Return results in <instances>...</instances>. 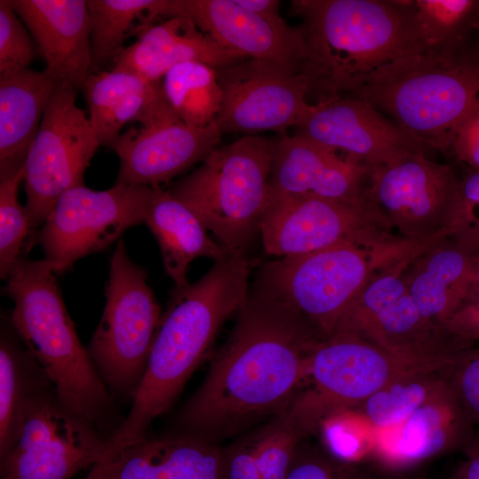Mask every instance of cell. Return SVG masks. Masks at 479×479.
<instances>
[{
  "label": "cell",
  "instance_id": "obj_1",
  "mask_svg": "<svg viewBox=\"0 0 479 479\" xmlns=\"http://www.w3.org/2000/svg\"><path fill=\"white\" fill-rule=\"evenodd\" d=\"M292 308L254 287L204 381L177 417V433L217 442L284 413L321 342Z\"/></svg>",
  "mask_w": 479,
  "mask_h": 479
},
{
  "label": "cell",
  "instance_id": "obj_2",
  "mask_svg": "<svg viewBox=\"0 0 479 479\" xmlns=\"http://www.w3.org/2000/svg\"><path fill=\"white\" fill-rule=\"evenodd\" d=\"M245 252L228 251L199 280L174 287L161 315L143 377L126 418L107 437V460L147 436L210 350L223 324L246 301Z\"/></svg>",
  "mask_w": 479,
  "mask_h": 479
},
{
  "label": "cell",
  "instance_id": "obj_3",
  "mask_svg": "<svg viewBox=\"0 0 479 479\" xmlns=\"http://www.w3.org/2000/svg\"><path fill=\"white\" fill-rule=\"evenodd\" d=\"M291 7L302 20L299 72L317 101L349 96L381 68L425 53L410 0H295Z\"/></svg>",
  "mask_w": 479,
  "mask_h": 479
},
{
  "label": "cell",
  "instance_id": "obj_4",
  "mask_svg": "<svg viewBox=\"0 0 479 479\" xmlns=\"http://www.w3.org/2000/svg\"><path fill=\"white\" fill-rule=\"evenodd\" d=\"M53 266L20 258L5 292L14 303L11 325L50 380L59 401L94 426L108 419L111 394L81 342Z\"/></svg>",
  "mask_w": 479,
  "mask_h": 479
},
{
  "label": "cell",
  "instance_id": "obj_5",
  "mask_svg": "<svg viewBox=\"0 0 479 479\" xmlns=\"http://www.w3.org/2000/svg\"><path fill=\"white\" fill-rule=\"evenodd\" d=\"M349 96L390 114L421 145L445 152L479 112V51L403 59L369 75Z\"/></svg>",
  "mask_w": 479,
  "mask_h": 479
},
{
  "label": "cell",
  "instance_id": "obj_6",
  "mask_svg": "<svg viewBox=\"0 0 479 479\" xmlns=\"http://www.w3.org/2000/svg\"><path fill=\"white\" fill-rule=\"evenodd\" d=\"M278 138L246 136L218 146L168 189L230 251L245 252L259 232Z\"/></svg>",
  "mask_w": 479,
  "mask_h": 479
},
{
  "label": "cell",
  "instance_id": "obj_7",
  "mask_svg": "<svg viewBox=\"0 0 479 479\" xmlns=\"http://www.w3.org/2000/svg\"><path fill=\"white\" fill-rule=\"evenodd\" d=\"M401 253L399 247L341 243L264 264L254 287L292 308L324 341L334 334L376 269L397 263Z\"/></svg>",
  "mask_w": 479,
  "mask_h": 479
},
{
  "label": "cell",
  "instance_id": "obj_8",
  "mask_svg": "<svg viewBox=\"0 0 479 479\" xmlns=\"http://www.w3.org/2000/svg\"><path fill=\"white\" fill-rule=\"evenodd\" d=\"M109 267L106 305L87 349L109 391L132 398L162 314L146 272L130 260L122 240Z\"/></svg>",
  "mask_w": 479,
  "mask_h": 479
},
{
  "label": "cell",
  "instance_id": "obj_9",
  "mask_svg": "<svg viewBox=\"0 0 479 479\" xmlns=\"http://www.w3.org/2000/svg\"><path fill=\"white\" fill-rule=\"evenodd\" d=\"M365 195L389 229L424 247L459 230L460 180L422 152L370 168Z\"/></svg>",
  "mask_w": 479,
  "mask_h": 479
},
{
  "label": "cell",
  "instance_id": "obj_10",
  "mask_svg": "<svg viewBox=\"0 0 479 479\" xmlns=\"http://www.w3.org/2000/svg\"><path fill=\"white\" fill-rule=\"evenodd\" d=\"M411 368L355 334L335 332L311 350L302 388L285 413L309 436L326 419L357 408Z\"/></svg>",
  "mask_w": 479,
  "mask_h": 479
},
{
  "label": "cell",
  "instance_id": "obj_11",
  "mask_svg": "<svg viewBox=\"0 0 479 479\" xmlns=\"http://www.w3.org/2000/svg\"><path fill=\"white\" fill-rule=\"evenodd\" d=\"M398 267L371 278L335 332L355 334L411 366L444 365L469 344L421 316Z\"/></svg>",
  "mask_w": 479,
  "mask_h": 479
},
{
  "label": "cell",
  "instance_id": "obj_12",
  "mask_svg": "<svg viewBox=\"0 0 479 479\" xmlns=\"http://www.w3.org/2000/svg\"><path fill=\"white\" fill-rule=\"evenodd\" d=\"M107 438L69 411L54 389L27 404L19 430L1 456V479H72L104 460Z\"/></svg>",
  "mask_w": 479,
  "mask_h": 479
},
{
  "label": "cell",
  "instance_id": "obj_13",
  "mask_svg": "<svg viewBox=\"0 0 479 479\" xmlns=\"http://www.w3.org/2000/svg\"><path fill=\"white\" fill-rule=\"evenodd\" d=\"M78 90L59 86L44 111L24 161L23 182L30 232L42 226L59 198L83 185V176L101 146Z\"/></svg>",
  "mask_w": 479,
  "mask_h": 479
},
{
  "label": "cell",
  "instance_id": "obj_14",
  "mask_svg": "<svg viewBox=\"0 0 479 479\" xmlns=\"http://www.w3.org/2000/svg\"><path fill=\"white\" fill-rule=\"evenodd\" d=\"M153 187L118 184L103 191L84 185L63 193L42 224L38 241L57 274L104 250L129 228L145 223Z\"/></svg>",
  "mask_w": 479,
  "mask_h": 479
},
{
  "label": "cell",
  "instance_id": "obj_15",
  "mask_svg": "<svg viewBox=\"0 0 479 479\" xmlns=\"http://www.w3.org/2000/svg\"><path fill=\"white\" fill-rule=\"evenodd\" d=\"M389 228L366 197L340 200L315 195L271 197L259 232L276 256L311 253L341 243L372 248L392 246Z\"/></svg>",
  "mask_w": 479,
  "mask_h": 479
},
{
  "label": "cell",
  "instance_id": "obj_16",
  "mask_svg": "<svg viewBox=\"0 0 479 479\" xmlns=\"http://www.w3.org/2000/svg\"><path fill=\"white\" fill-rule=\"evenodd\" d=\"M223 101L216 123L220 131L287 135L306 117L310 85L302 73L271 61L246 59L216 68Z\"/></svg>",
  "mask_w": 479,
  "mask_h": 479
},
{
  "label": "cell",
  "instance_id": "obj_17",
  "mask_svg": "<svg viewBox=\"0 0 479 479\" xmlns=\"http://www.w3.org/2000/svg\"><path fill=\"white\" fill-rule=\"evenodd\" d=\"M295 135L365 166L374 168L410 153L422 152L421 144L388 121L369 102L353 96H337L310 105Z\"/></svg>",
  "mask_w": 479,
  "mask_h": 479
},
{
  "label": "cell",
  "instance_id": "obj_18",
  "mask_svg": "<svg viewBox=\"0 0 479 479\" xmlns=\"http://www.w3.org/2000/svg\"><path fill=\"white\" fill-rule=\"evenodd\" d=\"M122 132L112 149L120 160L116 183L157 187L203 160L222 132L216 122L194 127L172 112L155 114Z\"/></svg>",
  "mask_w": 479,
  "mask_h": 479
},
{
  "label": "cell",
  "instance_id": "obj_19",
  "mask_svg": "<svg viewBox=\"0 0 479 479\" xmlns=\"http://www.w3.org/2000/svg\"><path fill=\"white\" fill-rule=\"evenodd\" d=\"M174 16L191 20L228 50L300 70L304 56L300 27L264 19L235 0H166L162 17Z\"/></svg>",
  "mask_w": 479,
  "mask_h": 479
},
{
  "label": "cell",
  "instance_id": "obj_20",
  "mask_svg": "<svg viewBox=\"0 0 479 479\" xmlns=\"http://www.w3.org/2000/svg\"><path fill=\"white\" fill-rule=\"evenodd\" d=\"M380 431L384 434L375 436L371 459L394 471L465 450L475 439L474 425L448 382L402 424Z\"/></svg>",
  "mask_w": 479,
  "mask_h": 479
},
{
  "label": "cell",
  "instance_id": "obj_21",
  "mask_svg": "<svg viewBox=\"0 0 479 479\" xmlns=\"http://www.w3.org/2000/svg\"><path fill=\"white\" fill-rule=\"evenodd\" d=\"M478 252L479 228H467L425 247L408 262L404 280L422 317L448 328L467 294Z\"/></svg>",
  "mask_w": 479,
  "mask_h": 479
},
{
  "label": "cell",
  "instance_id": "obj_22",
  "mask_svg": "<svg viewBox=\"0 0 479 479\" xmlns=\"http://www.w3.org/2000/svg\"><path fill=\"white\" fill-rule=\"evenodd\" d=\"M30 32L44 71L60 86L82 89L91 70L90 24L84 0H10Z\"/></svg>",
  "mask_w": 479,
  "mask_h": 479
},
{
  "label": "cell",
  "instance_id": "obj_23",
  "mask_svg": "<svg viewBox=\"0 0 479 479\" xmlns=\"http://www.w3.org/2000/svg\"><path fill=\"white\" fill-rule=\"evenodd\" d=\"M370 168L297 135H279L270 174L271 198L315 195L340 200L365 197Z\"/></svg>",
  "mask_w": 479,
  "mask_h": 479
},
{
  "label": "cell",
  "instance_id": "obj_24",
  "mask_svg": "<svg viewBox=\"0 0 479 479\" xmlns=\"http://www.w3.org/2000/svg\"><path fill=\"white\" fill-rule=\"evenodd\" d=\"M84 479H224L223 448L185 433L146 436L91 467Z\"/></svg>",
  "mask_w": 479,
  "mask_h": 479
},
{
  "label": "cell",
  "instance_id": "obj_25",
  "mask_svg": "<svg viewBox=\"0 0 479 479\" xmlns=\"http://www.w3.org/2000/svg\"><path fill=\"white\" fill-rule=\"evenodd\" d=\"M133 35L136 40L124 48L112 68L132 72L151 82L161 81L169 69L185 62H200L216 69L248 59L221 46L184 17L137 26Z\"/></svg>",
  "mask_w": 479,
  "mask_h": 479
},
{
  "label": "cell",
  "instance_id": "obj_26",
  "mask_svg": "<svg viewBox=\"0 0 479 479\" xmlns=\"http://www.w3.org/2000/svg\"><path fill=\"white\" fill-rule=\"evenodd\" d=\"M81 90L100 145L109 147L122 135L127 123L140 122L169 106L161 81L151 82L122 69L90 73Z\"/></svg>",
  "mask_w": 479,
  "mask_h": 479
},
{
  "label": "cell",
  "instance_id": "obj_27",
  "mask_svg": "<svg viewBox=\"0 0 479 479\" xmlns=\"http://www.w3.org/2000/svg\"><path fill=\"white\" fill-rule=\"evenodd\" d=\"M59 86L44 70L0 75V173L24 166L46 106Z\"/></svg>",
  "mask_w": 479,
  "mask_h": 479
},
{
  "label": "cell",
  "instance_id": "obj_28",
  "mask_svg": "<svg viewBox=\"0 0 479 479\" xmlns=\"http://www.w3.org/2000/svg\"><path fill=\"white\" fill-rule=\"evenodd\" d=\"M145 224L158 242L165 271L175 287L189 284L186 272L194 259L208 257L215 262L230 251L210 239L186 205L160 186L153 187Z\"/></svg>",
  "mask_w": 479,
  "mask_h": 479
},
{
  "label": "cell",
  "instance_id": "obj_29",
  "mask_svg": "<svg viewBox=\"0 0 479 479\" xmlns=\"http://www.w3.org/2000/svg\"><path fill=\"white\" fill-rule=\"evenodd\" d=\"M18 338L12 325L1 332L0 457L13 442L27 402L51 384Z\"/></svg>",
  "mask_w": 479,
  "mask_h": 479
},
{
  "label": "cell",
  "instance_id": "obj_30",
  "mask_svg": "<svg viewBox=\"0 0 479 479\" xmlns=\"http://www.w3.org/2000/svg\"><path fill=\"white\" fill-rule=\"evenodd\" d=\"M448 364L408 369L352 410L375 432L397 427L447 382Z\"/></svg>",
  "mask_w": 479,
  "mask_h": 479
},
{
  "label": "cell",
  "instance_id": "obj_31",
  "mask_svg": "<svg viewBox=\"0 0 479 479\" xmlns=\"http://www.w3.org/2000/svg\"><path fill=\"white\" fill-rule=\"evenodd\" d=\"M166 0H88L90 24L91 70L114 63L137 26L162 17Z\"/></svg>",
  "mask_w": 479,
  "mask_h": 479
},
{
  "label": "cell",
  "instance_id": "obj_32",
  "mask_svg": "<svg viewBox=\"0 0 479 479\" xmlns=\"http://www.w3.org/2000/svg\"><path fill=\"white\" fill-rule=\"evenodd\" d=\"M161 89L173 113L185 124L206 127L216 122L223 93L214 67L200 62L177 65L161 79Z\"/></svg>",
  "mask_w": 479,
  "mask_h": 479
},
{
  "label": "cell",
  "instance_id": "obj_33",
  "mask_svg": "<svg viewBox=\"0 0 479 479\" xmlns=\"http://www.w3.org/2000/svg\"><path fill=\"white\" fill-rule=\"evenodd\" d=\"M425 53L452 55L466 50L479 27V0H410Z\"/></svg>",
  "mask_w": 479,
  "mask_h": 479
},
{
  "label": "cell",
  "instance_id": "obj_34",
  "mask_svg": "<svg viewBox=\"0 0 479 479\" xmlns=\"http://www.w3.org/2000/svg\"><path fill=\"white\" fill-rule=\"evenodd\" d=\"M308 437L285 412L251 436L263 479H284L300 444Z\"/></svg>",
  "mask_w": 479,
  "mask_h": 479
},
{
  "label": "cell",
  "instance_id": "obj_35",
  "mask_svg": "<svg viewBox=\"0 0 479 479\" xmlns=\"http://www.w3.org/2000/svg\"><path fill=\"white\" fill-rule=\"evenodd\" d=\"M24 166L0 173V276L6 279L20 258L26 237L31 232L26 208L19 200Z\"/></svg>",
  "mask_w": 479,
  "mask_h": 479
},
{
  "label": "cell",
  "instance_id": "obj_36",
  "mask_svg": "<svg viewBox=\"0 0 479 479\" xmlns=\"http://www.w3.org/2000/svg\"><path fill=\"white\" fill-rule=\"evenodd\" d=\"M318 431L322 436L323 448L339 460L365 465L372 457L376 432L353 410L328 417Z\"/></svg>",
  "mask_w": 479,
  "mask_h": 479
},
{
  "label": "cell",
  "instance_id": "obj_37",
  "mask_svg": "<svg viewBox=\"0 0 479 479\" xmlns=\"http://www.w3.org/2000/svg\"><path fill=\"white\" fill-rule=\"evenodd\" d=\"M284 479H378L366 465L337 459L324 448L300 444Z\"/></svg>",
  "mask_w": 479,
  "mask_h": 479
},
{
  "label": "cell",
  "instance_id": "obj_38",
  "mask_svg": "<svg viewBox=\"0 0 479 479\" xmlns=\"http://www.w3.org/2000/svg\"><path fill=\"white\" fill-rule=\"evenodd\" d=\"M37 56L35 43L10 0L0 1V75L30 68Z\"/></svg>",
  "mask_w": 479,
  "mask_h": 479
},
{
  "label": "cell",
  "instance_id": "obj_39",
  "mask_svg": "<svg viewBox=\"0 0 479 479\" xmlns=\"http://www.w3.org/2000/svg\"><path fill=\"white\" fill-rule=\"evenodd\" d=\"M447 382L472 424L479 425V348L467 346L454 355Z\"/></svg>",
  "mask_w": 479,
  "mask_h": 479
},
{
  "label": "cell",
  "instance_id": "obj_40",
  "mask_svg": "<svg viewBox=\"0 0 479 479\" xmlns=\"http://www.w3.org/2000/svg\"><path fill=\"white\" fill-rule=\"evenodd\" d=\"M448 328L459 340L472 345L479 341V252L475 256L467 294L451 318Z\"/></svg>",
  "mask_w": 479,
  "mask_h": 479
},
{
  "label": "cell",
  "instance_id": "obj_41",
  "mask_svg": "<svg viewBox=\"0 0 479 479\" xmlns=\"http://www.w3.org/2000/svg\"><path fill=\"white\" fill-rule=\"evenodd\" d=\"M224 479H263L251 436L223 448Z\"/></svg>",
  "mask_w": 479,
  "mask_h": 479
},
{
  "label": "cell",
  "instance_id": "obj_42",
  "mask_svg": "<svg viewBox=\"0 0 479 479\" xmlns=\"http://www.w3.org/2000/svg\"><path fill=\"white\" fill-rule=\"evenodd\" d=\"M451 148L459 161L479 170V112L458 130Z\"/></svg>",
  "mask_w": 479,
  "mask_h": 479
},
{
  "label": "cell",
  "instance_id": "obj_43",
  "mask_svg": "<svg viewBox=\"0 0 479 479\" xmlns=\"http://www.w3.org/2000/svg\"><path fill=\"white\" fill-rule=\"evenodd\" d=\"M460 228H479V170H471L460 180Z\"/></svg>",
  "mask_w": 479,
  "mask_h": 479
},
{
  "label": "cell",
  "instance_id": "obj_44",
  "mask_svg": "<svg viewBox=\"0 0 479 479\" xmlns=\"http://www.w3.org/2000/svg\"><path fill=\"white\" fill-rule=\"evenodd\" d=\"M241 7L274 22L285 21L279 15L280 2L277 0H235Z\"/></svg>",
  "mask_w": 479,
  "mask_h": 479
},
{
  "label": "cell",
  "instance_id": "obj_45",
  "mask_svg": "<svg viewBox=\"0 0 479 479\" xmlns=\"http://www.w3.org/2000/svg\"><path fill=\"white\" fill-rule=\"evenodd\" d=\"M466 458L452 479H479V438L465 449Z\"/></svg>",
  "mask_w": 479,
  "mask_h": 479
},
{
  "label": "cell",
  "instance_id": "obj_46",
  "mask_svg": "<svg viewBox=\"0 0 479 479\" xmlns=\"http://www.w3.org/2000/svg\"><path fill=\"white\" fill-rule=\"evenodd\" d=\"M477 32H478V34H479V27H478V28H477Z\"/></svg>",
  "mask_w": 479,
  "mask_h": 479
}]
</instances>
